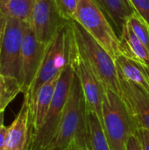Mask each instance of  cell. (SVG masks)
<instances>
[{
	"label": "cell",
	"mask_w": 149,
	"mask_h": 150,
	"mask_svg": "<svg viewBox=\"0 0 149 150\" xmlns=\"http://www.w3.org/2000/svg\"><path fill=\"white\" fill-rule=\"evenodd\" d=\"M76 54L77 47L71 20L66 21L47 44L35 79L28 93L24 95L28 98L30 106L40 88L60 75L67 65L74 62Z\"/></svg>",
	"instance_id": "6da1fadb"
},
{
	"label": "cell",
	"mask_w": 149,
	"mask_h": 150,
	"mask_svg": "<svg viewBox=\"0 0 149 150\" xmlns=\"http://www.w3.org/2000/svg\"><path fill=\"white\" fill-rule=\"evenodd\" d=\"M86 136V105L79 78L75 71L70 92L57 132L44 150H75Z\"/></svg>",
	"instance_id": "7a4b0ae2"
},
{
	"label": "cell",
	"mask_w": 149,
	"mask_h": 150,
	"mask_svg": "<svg viewBox=\"0 0 149 150\" xmlns=\"http://www.w3.org/2000/svg\"><path fill=\"white\" fill-rule=\"evenodd\" d=\"M77 51L105 89L120 93L119 78L112 55L76 21L71 20Z\"/></svg>",
	"instance_id": "3957f363"
},
{
	"label": "cell",
	"mask_w": 149,
	"mask_h": 150,
	"mask_svg": "<svg viewBox=\"0 0 149 150\" xmlns=\"http://www.w3.org/2000/svg\"><path fill=\"white\" fill-rule=\"evenodd\" d=\"M74 76L75 68L72 62L60 73L44 124L35 134L30 136L26 150H44L54 139L63 115Z\"/></svg>",
	"instance_id": "277c9868"
},
{
	"label": "cell",
	"mask_w": 149,
	"mask_h": 150,
	"mask_svg": "<svg viewBox=\"0 0 149 150\" xmlns=\"http://www.w3.org/2000/svg\"><path fill=\"white\" fill-rule=\"evenodd\" d=\"M103 127L111 150H126L130 135L137 132L120 96L108 89L103 98Z\"/></svg>",
	"instance_id": "5b68a950"
},
{
	"label": "cell",
	"mask_w": 149,
	"mask_h": 150,
	"mask_svg": "<svg viewBox=\"0 0 149 150\" xmlns=\"http://www.w3.org/2000/svg\"><path fill=\"white\" fill-rule=\"evenodd\" d=\"M115 60L120 54L119 37L96 0H80L74 19Z\"/></svg>",
	"instance_id": "8992f818"
},
{
	"label": "cell",
	"mask_w": 149,
	"mask_h": 150,
	"mask_svg": "<svg viewBox=\"0 0 149 150\" xmlns=\"http://www.w3.org/2000/svg\"><path fill=\"white\" fill-rule=\"evenodd\" d=\"M26 25L19 19L0 15V75L18 79Z\"/></svg>",
	"instance_id": "52a82bcc"
},
{
	"label": "cell",
	"mask_w": 149,
	"mask_h": 150,
	"mask_svg": "<svg viewBox=\"0 0 149 150\" xmlns=\"http://www.w3.org/2000/svg\"><path fill=\"white\" fill-rule=\"evenodd\" d=\"M45 44L40 42L29 25H26L21 47L18 81L21 86L22 93H28L40 69L44 52Z\"/></svg>",
	"instance_id": "ba28073f"
},
{
	"label": "cell",
	"mask_w": 149,
	"mask_h": 150,
	"mask_svg": "<svg viewBox=\"0 0 149 150\" xmlns=\"http://www.w3.org/2000/svg\"><path fill=\"white\" fill-rule=\"evenodd\" d=\"M66 21L55 0H33L30 27L40 42L47 45Z\"/></svg>",
	"instance_id": "9c48e42d"
},
{
	"label": "cell",
	"mask_w": 149,
	"mask_h": 150,
	"mask_svg": "<svg viewBox=\"0 0 149 150\" xmlns=\"http://www.w3.org/2000/svg\"><path fill=\"white\" fill-rule=\"evenodd\" d=\"M74 68L81 83L87 110L96 113L103 124V98L105 88L86 62L81 57L78 51L74 61Z\"/></svg>",
	"instance_id": "30bf717a"
},
{
	"label": "cell",
	"mask_w": 149,
	"mask_h": 150,
	"mask_svg": "<svg viewBox=\"0 0 149 150\" xmlns=\"http://www.w3.org/2000/svg\"><path fill=\"white\" fill-rule=\"evenodd\" d=\"M119 96L132 119L136 129L149 130V96L134 83L124 79L120 76Z\"/></svg>",
	"instance_id": "8fae6325"
},
{
	"label": "cell",
	"mask_w": 149,
	"mask_h": 150,
	"mask_svg": "<svg viewBox=\"0 0 149 150\" xmlns=\"http://www.w3.org/2000/svg\"><path fill=\"white\" fill-rule=\"evenodd\" d=\"M31 134V106L24 96L19 112L8 127L7 138L4 150H26Z\"/></svg>",
	"instance_id": "7c38bea8"
},
{
	"label": "cell",
	"mask_w": 149,
	"mask_h": 150,
	"mask_svg": "<svg viewBox=\"0 0 149 150\" xmlns=\"http://www.w3.org/2000/svg\"><path fill=\"white\" fill-rule=\"evenodd\" d=\"M59 75L45 84H43L33 99L31 105V134L30 136L35 134L43 126L47 114L49 111L56 82Z\"/></svg>",
	"instance_id": "4fadbf2b"
},
{
	"label": "cell",
	"mask_w": 149,
	"mask_h": 150,
	"mask_svg": "<svg viewBox=\"0 0 149 150\" xmlns=\"http://www.w3.org/2000/svg\"><path fill=\"white\" fill-rule=\"evenodd\" d=\"M115 63L119 76L134 83L149 96V68L123 54L115 59Z\"/></svg>",
	"instance_id": "5bb4252c"
},
{
	"label": "cell",
	"mask_w": 149,
	"mask_h": 150,
	"mask_svg": "<svg viewBox=\"0 0 149 150\" xmlns=\"http://www.w3.org/2000/svg\"><path fill=\"white\" fill-rule=\"evenodd\" d=\"M119 37L128 18L134 13L129 0H96Z\"/></svg>",
	"instance_id": "9a60e30c"
},
{
	"label": "cell",
	"mask_w": 149,
	"mask_h": 150,
	"mask_svg": "<svg viewBox=\"0 0 149 150\" xmlns=\"http://www.w3.org/2000/svg\"><path fill=\"white\" fill-rule=\"evenodd\" d=\"M119 49L121 54L149 68V50L137 38L127 22L119 35Z\"/></svg>",
	"instance_id": "2e32d148"
},
{
	"label": "cell",
	"mask_w": 149,
	"mask_h": 150,
	"mask_svg": "<svg viewBox=\"0 0 149 150\" xmlns=\"http://www.w3.org/2000/svg\"><path fill=\"white\" fill-rule=\"evenodd\" d=\"M86 142L90 150H111L103 124L97 115L86 108Z\"/></svg>",
	"instance_id": "e0dca14e"
},
{
	"label": "cell",
	"mask_w": 149,
	"mask_h": 150,
	"mask_svg": "<svg viewBox=\"0 0 149 150\" xmlns=\"http://www.w3.org/2000/svg\"><path fill=\"white\" fill-rule=\"evenodd\" d=\"M33 0H0V15L19 19L30 25Z\"/></svg>",
	"instance_id": "ac0fdd59"
},
{
	"label": "cell",
	"mask_w": 149,
	"mask_h": 150,
	"mask_svg": "<svg viewBox=\"0 0 149 150\" xmlns=\"http://www.w3.org/2000/svg\"><path fill=\"white\" fill-rule=\"evenodd\" d=\"M18 93H22V90L18 79L0 75V112L5 111Z\"/></svg>",
	"instance_id": "d6986e66"
},
{
	"label": "cell",
	"mask_w": 149,
	"mask_h": 150,
	"mask_svg": "<svg viewBox=\"0 0 149 150\" xmlns=\"http://www.w3.org/2000/svg\"><path fill=\"white\" fill-rule=\"evenodd\" d=\"M127 23L132 27L137 38L149 50V25L135 11L128 18Z\"/></svg>",
	"instance_id": "ffe728a7"
},
{
	"label": "cell",
	"mask_w": 149,
	"mask_h": 150,
	"mask_svg": "<svg viewBox=\"0 0 149 150\" xmlns=\"http://www.w3.org/2000/svg\"><path fill=\"white\" fill-rule=\"evenodd\" d=\"M79 1L80 0H55L57 7L65 20L70 21L74 19Z\"/></svg>",
	"instance_id": "44dd1931"
},
{
	"label": "cell",
	"mask_w": 149,
	"mask_h": 150,
	"mask_svg": "<svg viewBox=\"0 0 149 150\" xmlns=\"http://www.w3.org/2000/svg\"><path fill=\"white\" fill-rule=\"evenodd\" d=\"M134 11L149 25V0H129Z\"/></svg>",
	"instance_id": "7402d4cb"
},
{
	"label": "cell",
	"mask_w": 149,
	"mask_h": 150,
	"mask_svg": "<svg viewBox=\"0 0 149 150\" xmlns=\"http://www.w3.org/2000/svg\"><path fill=\"white\" fill-rule=\"evenodd\" d=\"M126 150H143L137 133H134L130 135L126 144Z\"/></svg>",
	"instance_id": "603a6c76"
},
{
	"label": "cell",
	"mask_w": 149,
	"mask_h": 150,
	"mask_svg": "<svg viewBox=\"0 0 149 150\" xmlns=\"http://www.w3.org/2000/svg\"><path fill=\"white\" fill-rule=\"evenodd\" d=\"M136 133L140 138L143 150H149V130L141 128L138 129Z\"/></svg>",
	"instance_id": "cb8c5ba5"
},
{
	"label": "cell",
	"mask_w": 149,
	"mask_h": 150,
	"mask_svg": "<svg viewBox=\"0 0 149 150\" xmlns=\"http://www.w3.org/2000/svg\"><path fill=\"white\" fill-rule=\"evenodd\" d=\"M7 133H8V127L4 126V124H2L0 126V150L4 149Z\"/></svg>",
	"instance_id": "d4e9b609"
},
{
	"label": "cell",
	"mask_w": 149,
	"mask_h": 150,
	"mask_svg": "<svg viewBox=\"0 0 149 150\" xmlns=\"http://www.w3.org/2000/svg\"><path fill=\"white\" fill-rule=\"evenodd\" d=\"M75 150H90L89 148V146L87 145V142H86V136L85 138H83V140H81L76 146Z\"/></svg>",
	"instance_id": "484cf974"
},
{
	"label": "cell",
	"mask_w": 149,
	"mask_h": 150,
	"mask_svg": "<svg viewBox=\"0 0 149 150\" xmlns=\"http://www.w3.org/2000/svg\"><path fill=\"white\" fill-rule=\"evenodd\" d=\"M4 112H0V126L4 124Z\"/></svg>",
	"instance_id": "4316f807"
},
{
	"label": "cell",
	"mask_w": 149,
	"mask_h": 150,
	"mask_svg": "<svg viewBox=\"0 0 149 150\" xmlns=\"http://www.w3.org/2000/svg\"><path fill=\"white\" fill-rule=\"evenodd\" d=\"M0 36H1V31H0Z\"/></svg>",
	"instance_id": "83f0119b"
}]
</instances>
